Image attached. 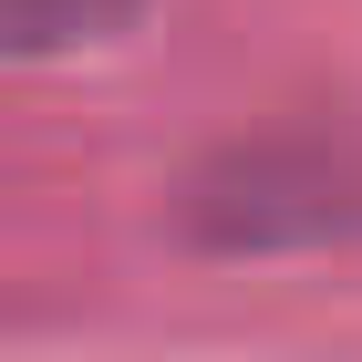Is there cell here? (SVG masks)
Returning <instances> with one entry per match:
<instances>
[{"label":"cell","mask_w":362,"mask_h":362,"mask_svg":"<svg viewBox=\"0 0 362 362\" xmlns=\"http://www.w3.org/2000/svg\"><path fill=\"white\" fill-rule=\"evenodd\" d=\"M187 238L228 259L269 249H332L362 238V156L332 135H279V145H228L187 187Z\"/></svg>","instance_id":"6da1fadb"},{"label":"cell","mask_w":362,"mask_h":362,"mask_svg":"<svg viewBox=\"0 0 362 362\" xmlns=\"http://www.w3.org/2000/svg\"><path fill=\"white\" fill-rule=\"evenodd\" d=\"M145 0H11V42L21 52H83L104 31H124Z\"/></svg>","instance_id":"7a4b0ae2"}]
</instances>
